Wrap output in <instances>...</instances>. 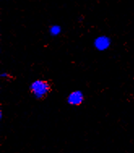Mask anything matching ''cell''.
<instances>
[{
	"instance_id": "8992f818",
	"label": "cell",
	"mask_w": 134,
	"mask_h": 153,
	"mask_svg": "<svg viewBox=\"0 0 134 153\" xmlns=\"http://www.w3.org/2000/svg\"><path fill=\"white\" fill-rule=\"evenodd\" d=\"M2 118H3V111L1 110L0 111V119H2Z\"/></svg>"
},
{
	"instance_id": "277c9868",
	"label": "cell",
	"mask_w": 134,
	"mask_h": 153,
	"mask_svg": "<svg viewBox=\"0 0 134 153\" xmlns=\"http://www.w3.org/2000/svg\"><path fill=\"white\" fill-rule=\"evenodd\" d=\"M60 33H61V28H60V27L58 26V25H53L52 27H50V33L51 36H58Z\"/></svg>"
},
{
	"instance_id": "3957f363",
	"label": "cell",
	"mask_w": 134,
	"mask_h": 153,
	"mask_svg": "<svg viewBox=\"0 0 134 153\" xmlns=\"http://www.w3.org/2000/svg\"><path fill=\"white\" fill-rule=\"evenodd\" d=\"M84 101V94L81 91H73L67 97V103L70 105H80Z\"/></svg>"
},
{
	"instance_id": "5b68a950",
	"label": "cell",
	"mask_w": 134,
	"mask_h": 153,
	"mask_svg": "<svg viewBox=\"0 0 134 153\" xmlns=\"http://www.w3.org/2000/svg\"><path fill=\"white\" fill-rule=\"evenodd\" d=\"M9 76H10V75H9L8 73L5 72V71H4V72H2L1 73V75H0V77H1V78H4V79L9 78Z\"/></svg>"
},
{
	"instance_id": "7a4b0ae2",
	"label": "cell",
	"mask_w": 134,
	"mask_h": 153,
	"mask_svg": "<svg viewBox=\"0 0 134 153\" xmlns=\"http://www.w3.org/2000/svg\"><path fill=\"white\" fill-rule=\"evenodd\" d=\"M111 44H112V41L110 39V37L106 36H98L94 42L95 49L101 52L109 49Z\"/></svg>"
},
{
	"instance_id": "6da1fadb",
	"label": "cell",
	"mask_w": 134,
	"mask_h": 153,
	"mask_svg": "<svg viewBox=\"0 0 134 153\" xmlns=\"http://www.w3.org/2000/svg\"><path fill=\"white\" fill-rule=\"evenodd\" d=\"M29 89L34 97L37 99H42L50 92V86L47 81L36 79L30 84Z\"/></svg>"
}]
</instances>
